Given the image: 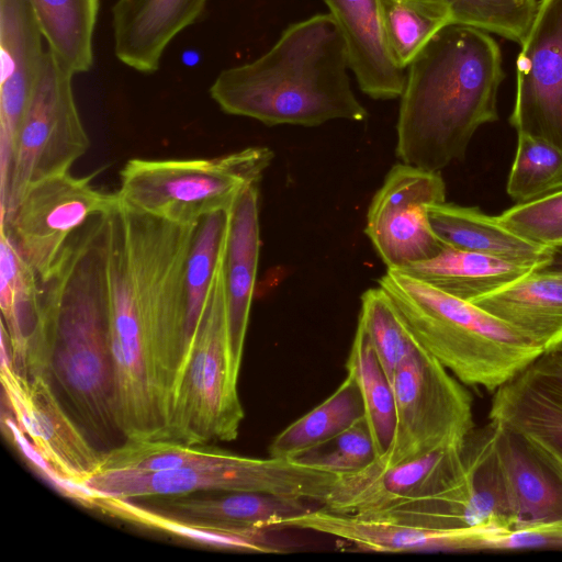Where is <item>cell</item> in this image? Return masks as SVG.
<instances>
[{
    "mask_svg": "<svg viewBox=\"0 0 562 562\" xmlns=\"http://www.w3.org/2000/svg\"><path fill=\"white\" fill-rule=\"evenodd\" d=\"M157 508L210 527L268 530L310 510L305 499L258 492H227L218 496H167Z\"/></svg>",
    "mask_w": 562,
    "mask_h": 562,
    "instance_id": "484cf974",
    "label": "cell"
},
{
    "mask_svg": "<svg viewBox=\"0 0 562 562\" xmlns=\"http://www.w3.org/2000/svg\"><path fill=\"white\" fill-rule=\"evenodd\" d=\"M228 210L216 211L204 216L200 221L192 240L186 268L187 322L178 376L187 360L206 306L226 233Z\"/></svg>",
    "mask_w": 562,
    "mask_h": 562,
    "instance_id": "1f68e13d",
    "label": "cell"
},
{
    "mask_svg": "<svg viewBox=\"0 0 562 562\" xmlns=\"http://www.w3.org/2000/svg\"><path fill=\"white\" fill-rule=\"evenodd\" d=\"M27 0H0V202H4L18 134L45 50Z\"/></svg>",
    "mask_w": 562,
    "mask_h": 562,
    "instance_id": "2e32d148",
    "label": "cell"
},
{
    "mask_svg": "<svg viewBox=\"0 0 562 562\" xmlns=\"http://www.w3.org/2000/svg\"><path fill=\"white\" fill-rule=\"evenodd\" d=\"M273 159L265 146L191 159H130L120 172V201L178 224H199L228 210L243 190L258 184Z\"/></svg>",
    "mask_w": 562,
    "mask_h": 562,
    "instance_id": "8992f818",
    "label": "cell"
},
{
    "mask_svg": "<svg viewBox=\"0 0 562 562\" xmlns=\"http://www.w3.org/2000/svg\"><path fill=\"white\" fill-rule=\"evenodd\" d=\"M538 270L562 276V244L551 248L548 262Z\"/></svg>",
    "mask_w": 562,
    "mask_h": 562,
    "instance_id": "b9f144b4",
    "label": "cell"
},
{
    "mask_svg": "<svg viewBox=\"0 0 562 562\" xmlns=\"http://www.w3.org/2000/svg\"><path fill=\"white\" fill-rule=\"evenodd\" d=\"M74 75L47 48L23 117L14 151L0 228L5 227L34 183L69 172L90 146L77 109Z\"/></svg>",
    "mask_w": 562,
    "mask_h": 562,
    "instance_id": "9c48e42d",
    "label": "cell"
},
{
    "mask_svg": "<svg viewBox=\"0 0 562 562\" xmlns=\"http://www.w3.org/2000/svg\"><path fill=\"white\" fill-rule=\"evenodd\" d=\"M47 48L75 76L93 65L100 0H27Z\"/></svg>",
    "mask_w": 562,
    "mask_h": 562,
    "instance_id": "f1b7e54d",
    "label": "cell"
},
{
    "mask_svg": "<svg viewBox=\"0 0 562 562\" xmlns=\"http://www.w3.org/2000/svg\"><path fill=\"white\" fill-rule=\"evenodd\" d=\"M0 306L16 371L47 375L50 349L45 335L40 280L19 252L9 232L0 229Z\"/></svg>",
    "mask_w": 562,
    "mask_h": 562,
    "instance_id": "d6986e66",
    "label": "cell"
},
{
    "mask_svg": "<svg viewBox=\"0 0 562 562\" xmlns=\"http://www.w3.org/2000/svg\"><path fill=\"white\" fill-rule=\"evenodd\" d=\"M98 172L75 177L69 172L34 183L24 194L4 229L43 281L69 237L94 215L112 212L120 199L93 187Z\"/></svg>",
    "mask_w": 562,
    "mask_h": 562,
    "instance_id": "7c38bea8",
    "label": "cell"
},
{
    "mask_svg": "<svg viewBox=\"0 0 562 562\" xmlns=\"http://www.w3.org/2000/svg\"><path fill=\"white\" fill-rule=\"evenodd\" d=\"M199 224H178L120 201L109 214V308L148 339L167 417L186 337V268Z\"/></svg>",
    "mask_w": 562,
    "mask_h": 562,
    "instance_id": "277c9868",
    "label": "cell"
},
{
    "mask_svg": "<svg viewBox=\"0 0 562 562\" xmlns=\"http://www.w3.org/2000/svg\"><path fill=\"white\" fill-rule=\"evenodd\" d=\"M363 417L364 407L358 383L348 373L325 401L272 439L269 456L293 460L335 438Z\"/></svg>",
    "mask_w": 562,
    "mask_h": 562,
    "instance_id": "f546056e",
    "label": "cell"
},
{
    "mask_svg": "<svg viewBox=\"0 0 562 562\" xmlns=\"http://www.w3.org/2000/svg\"><path fill=\"white\" fill-rule=\"evenodd\" d=\"M223 246L203 316L168 409L165 439L186 445L232 441L245 415L229 346Z\"/></svg>",
    "mask_w": 562,
    "mask_h": 562,
    "instance_id": "52a82bcc",
    "label": "cell"
},
{
    "mask_svg": "<svg viewBox=\"0 0 562 562\" xmlns=\"http://www.w3.org/2000/svg\"><path fill=\"white\" fill-rule=\"evenodd\" d=\"M398 270L449 295L473 302L491 294L533 268L495 257L447 247L439 255Z\"/></svg>",
    "mask_w": 562,
    "mask_h": 562,
    "instance_id": "4316f807",
    "label": "cell"
},
{
    "mask_svg": "<svg viewBox=\"0 0 562 562\" xmlns=\"http://www.w3.org/2000/svg\"><path fill=\"white\" fill-rule=\"evenodd\" d=\"M93 509L112 517L156 529L204 546L258 553H281L283 547L266 536V530H231L193 522L157 507L128 498L98 494Z\"/></svg>",
    "mask_w": 562,
    "mask_h": 562,
    "instance_id": "83f0119b",
    "label": "cell"
},
{
    "mask_svg": "<svg viewBox=\"0 0 562 562\" xmlns=\"http://www.w3.org/2000/svg\"><path fill=\"white\" fill-rule=\"evenodd\" d=\"M488 419L527 438L562 469V350L540 355L498 387Z\"/></svg>",
    "mask_w": 562,
    "mask_h": 562,
    "instance_id": "e0dca14e",
    "label": "cell"
},
{
    "mask_svg": "<svg viewBox=\"0 0 562 562\" xmlns=\"http://www.w3.org/2000/svg\"><path fill=\"white\" fill-rule=\"evenodd\" d=\"M392 386L396 428L389 450L376 459L382 467L461 445L475 427L469 391L419 344L397 367Z\"/></svg>",
    "mask_w": 562,
    "mask_h": 562,
    "instance_id": "30bf717a",
    "label": "cell"
},
{
    "mask_svg": "<svg viewBox=\"0 0 562 562\" xmlns=\"http://www.w3.org/2000/svg\"><path fill=\"white\" fill-rule=\"evenodd\" d=\"M348 68L342 34L330 13H321L289 25L257 59L222 70L210 95L223 112L268 126L361 122L369 114Z\"/></svg>",
    "mask_w": 562,
    "mask_h": 562,
    "instance_id": "3957f363",
    "label": "cell"
},
{
    "mask_svg": "<svg viewBox=\"0 0 562 562\" xmlns=\"http://www.w3.org/2000/svg\"><path fill=\"white\" fill-rule=\"evenodd\" d=\"M492 423L513 530L562 519V469L520 434Z\"/></svg>",
    "mask_w": 562,
    "mask_h": 562,
    "instance_id": "ac0fdd59",
    "label": "cell"
},
{
    "mask_svg": "<svg viewBox=\"0 0 562 562\" xmlns=\"http://www.w3.org/2000/svg\"><path fill=\"white\" fill-rule=\"evenodd\" d=\"M338 476L291 459L235 453L228 461L205 467L151 472L101 470L85 484L100 495L128 499L195 492H258L322 504Z\"/></svg>",
    "mask_w": 562,
    "mask_h": 562,
    "instance_id": "ba28073f",
    "label": "cell"
},
{
    "mask_svg": "<svg viewBox=\"0 0 562 562\" xmlns=\"http://www.w3.org/2000/svg\"><path fill=\"white\" fill-rule=\"evenodd\" d=\"M2 429L8 439L20 450L22 456L47 482H49L59 493L66 497L79 503L80 505L93 509L97 493L86 484L76 483L63 479L47 463V461L34 448L30 439L16 424L12 415L2 412Z\"/></svg>",
    "mask_w": 562,
    "mask_h": 562,
    "instance_id": "60d3db41",
    "label": "cell"
},
{
    "mask_svg": "<svg viewBox=\"0 0 562 562\" xmlns=\"http://www.w3.org/2000/svg\"><path fill=\"white\" fill-rule=\"evenodd\" d=\"M407 69L395 155L403 164L440 171L464 158L481 125L498 119L501 50L487 32L450 23Z\"/></svg>",
    "mask_w": 562,
    "mask_h": 562,
    "instance_id": "7a4b0ae2",
    "label": "cell"
},
{
    "mask_svg": "<svg viewBox=\"0 0 562 562\" xmlns=\"http://www.w3.org/2000/svg\"><path fill=\"white\" fill-rule=\"evenodd\" d=\"M462 446L441 448L392 467L375 460L360 471L339 475L322 507L339 514L378 516L436 495L463 479Z\"/></svg>",
    "mask_w": 562,
    "mask_h": 562,
    "instance_id": "9a60e30c",
    "label": "cell"
},
{
    "mask_svg": "<svg viewBox=\"0 0 562 562\" xmlns=\"http://www.w3.org/2000/svg\"><path fill=\"white\" fill-rule=\"evenodd\" d=\"M358 326L368 335L384 372L392 382L397 367L418 342L379 285L368 289L361 295Z\"/></svg>",
    "mask_w": 562,
    "mask_h": 562,
    "instance_id": "d590c367",
    "label": "cell"
},
{
    "mask_svg": "<svg viewBox=\"0 0 562 562\" xmlns=\"http://www.w3.org/2000/svg\"><path fill=\"white\" fill-rule=\"evenodd\" d=\"M0 361L3 401L16 424L55 472L85 484L100 470L103 451L67 411L47 375L16 371L2 322Z\"/></svg>",
    "mask_w": 562,
    "mask_h": 562,
    "instance_id": "8fae6325",
    "label": "cell"
},
{
    "mask_svg": "<svg viewBox=\"0 0 562 562\" xmlns=\"http://www.w3.org/2000/svg\"><path fill=\"white\" fill-rule=\"evenodd\" d=\"M437 236L449 247L473 251L533 269L544 266L551 248L515 234L497 216L475 206L441 202L427 210Z\"/></svg>",
    "mask_w": 562,
    "mask_h": 562,
    "instance_id": "d4e9b609",
    "label": "cell"
},
{
    "mask_svg": "<svg viewBox=\"0 0 562 562\" xmlns=\"http://www.w3.org/2000/svg\"><path fill=\"white\" fill-rule=\"evenodd\" d=\"M516 74L510 125L562 149V0H540Z\"/></svg>",
    "mask_w": 562,
    "mask_h": 562,
    "instance_id": "5bb4252c",
    "label": "cell"
},
{
    "mask_svg": "<svg viewBox=\"0 0 562 562\" xmlns=\"http://www.w3.org/2000/svg\"><path fill=\"white\" fill-rule=\"evenodd\" d=\"M110 213L94 215L78 228L48 276L40 281L42 317L50 346L47 376L67 411L101 451L121 445L116 439L124 442L115 420L109 349Z\"/></svg>",
    "mask_w": 562,
    "mask_h": 562,
    "instance_id": "6da1fadb",
    "label": "cell"
},
{
    "mask_svg": "<svg viewBox=\"0 0 562 562\" xmlns=\"http://www.w3.org/2000/svg\"><path fill=\"white\" fill-rule=\"evenodd\" d=\"M378 285L417 342L461 383L494 393L542 350L483 308L398 270Z\"/></svg>",
    "mask_w": 562,
    "mask_h": 562,
    "instance_id": "5b68a950",
    "label": "cell"
},
{
    "mask_svg": "<svg viewBox=\"0 0 562 562\" xmlns=\"http://www.w3.org/2000/svg\"><path fill=\"white\" fill-rule=\"evenodd\" d=\"M258 200V184L247 187L236 198L228 210L223 246L228 337L234 371L238 375L260 254Z\"/></svg>",
    "mask_w": 562,
    "mask_h": 562,
    "instance_id": "ffe728a7",
    "label": "cell"
},
{
    "mask_svg": "<svg viewBox=\"0 0 562 562\" xmlns=\"http://www.w3.org/2000/svg\"><path fill=\"white\" fill-rule=\"evenodd\" d=\"M389 48L404 69L428 42L451 23L449 11L427 0H378Z\"/></svg>",
    "mask_w": 562,
    "mask_h": 562,
    "instance_id": "d6a6232c",
    "label": "cell"
},
{
    "mask_svg": "<svg viewBox=\"0 0 562 562\" xmlns=\"http://www.w3.org/2000/svg\"><path fill=\"white\" fill-rule=\"evenodd\" d=\"M517 147L506 191L517 203L541 199L562 189V149L526 133Z\"/></svg>",
    "mask_w": 562,
    "mask_h": 562,
    "instance_id": "e575fe53",
    "label": "cell"
},
{
    "mask_svg": "<svg viewBox=\"0 0 562 562\" xmlns=\"http://www.w3.org/2000/svg\"><path fill=\"white\" fill-rule=\"evenodd\" d=\"M521 549H562V519L510 531L483 529L473 542V551Z\"/></svg>",
    "mask_w": 562,
    "mask_h": 562,
    "instance_id": "ab89813d",
    "label": "cell"
},
{
    "mask_svg": "<svg viewBox=\"0 0 562 562\" xmlns=\"http://www.w3.org/2000/svg\"><path fill=\"white\" fill-rule=\"evenodd\" d=\"M442 4L451 23L495 33L519 43L525 41L540 0H427Z\"/></svg>",
    "mask_w": 562,
    "mask_h": 562,
    "instance_id": "8d00e7d4",
    "label": "cell"
},
{
    "mask_svg": "<svg viewBox=\"0 0 562 562\" xmlns=\"http://www.w3.org/2000/svg\"><path fill=\"white\" fill-rule=\"evenodd\" d=\"M378 459L366 418L330 439L296 457L295 461L337 475L360 471Z\"/></svg>",
    "mask_w": 562,
    "mask_h": 562,
    "instance_id": "74e56055",
    "label": "cell"
},
{
    "mask_svg": "<svg viewBox=\"0 0 562 562\" xmlns=\"http://www.w3.org/2000/svg\"><path fill=\"white\" fill-rule=\"evenodd\" d=\"M206 2L116 0L112 8L116 58L138 72H156L167 46L200 18Z\"/></svg>",
    "mask_w": 562,
    "mask_h": 562,
    "instance_id": "7402d4cb",
    "label": "cell"
},
{
    "mask_svg": "<svg viewBox=\"0 0 562 562\" xmlns=\"http://www.w3.org/2000/svg\"><path fill=\"white\" fill-rule=\"evenodd\" d=\"M542 352L562 350V276L535 269L472 302Z\"/></svg>",
    "mask_w": 562,
    "mask_h": 562,
    "instance_id": "cb8c5ba5",
    "label": "cell"
},
{
    "mask_svg": "<svg viewBox=\"0 0 562 562\" xmlns=\"http://www.w3.org/2000/svg\"><path fill=\"white\" fill-rule=\"evenodd\" d=\"M499 222L525 239L552 248L562 244V189L541 199L517 203L497 215Z\"/></svg>",
    "mask_w": 562,
    "mask_h": 562,
    "instance_id": "f35d334b",
    "label": "cell"
},
{
    "mask_svg": "<svg viewBox=\"0 0 562 562\" xmlns=\"http://www.w3.org/2000/svg\"><path fill=\"white\" fill-rule=\"evenodd\" d=\"M346 368L358 383L364 418L376 457L381 458L389 450L396 428L395 397L392 382L384 372L368 335L360 326H357Z\"/></svg>",
    "mask_w": 562,
    "mask_h": 562,
    "instance_id": "4dcf8cb0",
    "label": "cell"
},
{
    "mask_svg": "<svg viewBox=\"0 0 562 562\" xmlns=\"http://www.w3.org/2000/svg\"><path fill=\"white\" fill-rule=\"evenodd\" d=\"M446 201L440 171L394 165L371 200L366 234L386 269L428 260L449 247L434 232L427 210Z\"/></svg>",
    "mask_w": 562,
    "mask_h": 562,
    "instance_id": "4fadbf2b",
    "label": "cell"
},
{
    "mask_svg": "<svg viewBox=\"0 0 562 562\" xmlns=\"http://www.w3.org/2000/svg\"><path fill=\"white\" fill-rule=\"evenodd\" d=\"M235 453L207 445L192 446L169 439L126 440L103 451L100 470L164 471L205 467L228 461Z\"/></svg>",
    "mask_w": 562,
    "mask_h": 562,
    "instance_id": "836d02e7",
    "label": "cell"
},
{
    "mask_svg": "<svg viewBox=\"0 0 562 562\" xmlns=\"http://www.w3.org/2000/svg\"><path fill=\"white\" fill-rule=\"evenodd\" d=\"M283 527L311 530L375 552L471 551L480 527L434 529L321 507L288 519Z\"/></svg>",
    "mask_w": 562,
    "mask_h": 562,
    "instance_id": "44dd1931",
    "label": "cell"
},
{
    "mask_svg": "<svg viewBox=\"0 0 562 562\" xmlns=\"http://www.w3.org/2000/svg\"><path fill=\"white\" fill-rule=\"evenodd\" d=\"M323 1L342 34L360 89L378 100L401 97L406 72L389 48L378 0Z\"/></svg>",
    "mask_w": 562,
    "mask_h": 562,
    "instance_id": "603a6c76",
    "label": "cell"
}]
</instances>
